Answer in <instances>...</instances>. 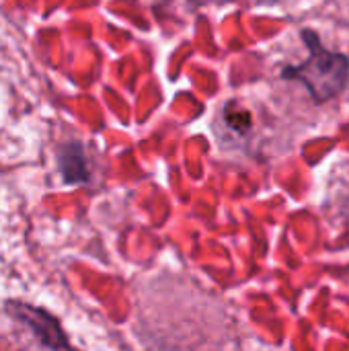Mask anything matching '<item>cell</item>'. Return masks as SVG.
Returning <instances> with one entry per match:
<instances>
[{
	"label": "cell",
	"instance_id": "2",
	"mask_svg": "<svg viewBox=\"0 0 349 351\" xmlns=\"http://www.w3.org/2000/svg\"><path fill=\"white\" fill-rule=\"evenodd\" d=\"M64 156H68L72 162L68 165H64V173H66V179L68 181H72V183H76V181H84L86 179V167H84V162H82V152L78 150V152H68V154H64Z\"/></svg>",
	"mask_w": 349,
	"mask_h": 351
},
{
	"label": "cell",
	"instance_id": "1",
	"mask_svg": "<svg viewBox=\"0 0 349 351\" xmlns=\"http://www.w3.org/2000/svg\"><path fill=\"white\" fill-rule=\"evenodd\" d=\"M304 43L309 47L306 62L298 66H288L282 70V78L298 80L304 84L315 99V103H325L341 95L349 80L348 56L325 49L315 31H302Z\"/></svg>",
	"mask_w": 349,
	"mask_h": 351
}]
</instances>
